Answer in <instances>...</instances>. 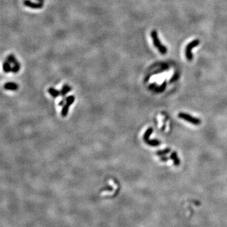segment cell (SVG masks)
<instances>
[{
	"label": "cell",
	"instance_id": "obj_14",
	"mask_svg": "<svg viewBox=\"0 0 227 227\" xmlns=\"http://www.w3.org/2000/svg\"><path fill=\"white\" fill-rule=\"evenodd\" d=\"M20 63H17V64H14L13 67L12 68V72L14 73H18L20 70Z\"/></svg>",
	"mask_w": 227,
	"mask_h": 227
},
{
	"label": "cell",
	"instance_id": "obj_17",
	"mask_svg": "<svg viewBox=\"0 0 227 227\" xmlns=\"http://www.w3.org/2000/svg\"><path fill=\"white\" fill-rule=\"evenodd\" d=\"M167 160H168V158L166 157H161V160H162L163 161H166Z\"/></svg>",
	"mask_w": 227,
	"mask_h": 227
},
{
	"label": "cell",
	"instance_id": "obj_18",
	"mask_svg": "<svg viewBox=\"0 0 227 227\" xmlns=\"http://www.w3.org/2000/svg\"><path fill=\"white\" fill-rule=\"evenodd\" d=\"M64 101L63 100L61 102H59V105H64Z\"/></svg>",
	"mask_w": 227,
	"mask_h": 227
},
{
	"label": "cell",
	"instance_id": "obj_7",
	"mask_svg": "<svg viewBox=\"0 0 227 227\" xmlns=\"http://www.w3.org/2000/svg\"><path fill=\"white\" fill-rule=\"evenodd\" d=\"M48 92L49 93V94L51 95L52 97H54V98H56V97H58L59 95H61L60 92L58 91V90H56V89L54 88H49Z\"/></svg>",
	"mask_w": 227,
	"mask_h": 227
},
{
	"label": "cell",
	"instance_id": "obj_6",
	"mask_svg": "<svg viewBox=\"0 0 227 227\" xmlns=\"http://www.w3.org/2000/svg\"><path fill=\"white\" fill-rule=\"evenodd\" d=\"M72 90V88L70 86H69L68 85H63V88H62V89H61V92H60V93H61V95H62V96H64V95H66L68 92H69L71 90Z\"/></svg>",
	"mask_w": 227,
	"mask_h": 227
},
{
	"label": "cell",
	"instance_id": "obj_9",
	"mask_svg": "<svg viewBox=\"0 0 227 227\" xmlns=\"http://www.w3.org/2000/svg\"><path fill=\"white\" fill-rule=\"evenodd\" d=\"M7 61H9L10 63L13 64L19 63L17 59H16V58L14 56L13 54H10L7 57Z\"/></svg>",
	"mask_w": 227,
	"mask_h": 227
},
{
	"label": "cell",
	"instance_id": "obj_3",
	"mask_svg": "<svg viewBox=\"0 0 227 227\" xmlns=\"http://www.w3.org/2000/svg\"><path fill=\"white\" fill-rule=\"evenodd\" d=\"M179 117L185 120H187L188 122H189L193 124H195V125H198V124H199L201 123V120L198 119V118H195V117H193L192 116H191L190 115L188 114H185V113H179Z\"/></svg>",
	"mask_w": 227,
	"mask_h": 227
},
{
	"label": "cell",
	"instance_id": "obj_16",
	"mask_svg": "<svg viewBox=\"0 0 227 227\" xmlns=\"http://www.w3.org/2000/svg\"><path fill=\"white\" fill-rule=\"evenodd\" d=\"M146 143H147L148 144L150 145V146H157L158 144H160V141H157V140H147L146 141Z\"/></svg>",
	"mask_w": 227,
	"mask_h": 227
},
{
	"label": "cell",
	"instance_id": "obj_5",
	"mask_svg": "<svg viewBox=\"0 0 227 227\" xmlns=\"http://www.w3.org/2000/svg\"><path fill=\"white\" fill-rule=\"evenodd\" d=\"M4 88L8 90H17L19 88V85L17 83L10 82L6 83L4 85Z\"/></svg>",
	"mask_w": 227,
	"mask_h": 227
},
{
	"label": "cell",
	"instance_id": "obj_1",
	"mask_svg": "<svg viewBox=\"0 0 227 227\" xmlns=\"http://www.w3.org/2000/svg\"><path fill=\"white\" fill-rule=\"evenodd\" d=\"M151 37L152 38L154 46L158 50V51L162 54H165L167 53V48L160 42L158 32L155 30H153L151 32Z\"/></svg>",
	"mask_w": 227,
	"mask_h": 227
},
{
	"label": "cell",
	"instance_id": "obj_12",
	"mask_svg": "<svg viewBox=\"0 0 227 227\" xmlns=\"http://www.w3.org/2000/svg\"><path fill=\"white\" fill-rule=\"evenodd\" d=\"M152 133H153V129L152 128H149L148 130L146 131V133L144 134V140L145 141L149 140V137H150V135Z\"/></svg>",
	"mask_w": 227,
	"mask_h": 227
},
{
	"label": "cell",
	"instance_id": "obj_11",
	"mask_svg": "<svg viewBox=\"0 0 227 227\" xmlns=\"http://www.w3.org/2000/svg\"><path fill=\"white\" fill-rule=\"evenodd\" d=\"M170 158H171V159L173 160V161H174V164H175V165H179L180 161H179V158H178V157H177V155L176 153H175V152L172 153L171 156H170Z\"/></svg>",
	"mask_w": 227,
	"mask_h": 227
},
{
	"label": "cell",
	"instance_id": "obj_4",
	"mask_svg": "<svg viewBox=\"0 0 227 227\" xmlns=\"http://www.w3.org/2000/svg\"><path fill=\"white\" fill-rule=\"evenodd\" d=\"M23 5L32 9H40L43 7V3H34L30 0H23Z\"/></svg>",
	"mask_w": 227,
	"mask_h": 227
},
{
	"label": "cell",
	"instance_id": "obj_8",
	"mask_svg": "<svg viewBox=\"0 0 227 227\" xmlns=\"http://www.w3.org/2000/svg\"><path fill=\"white\" fill-rule=\"evenodd\" d=\"M10 63L9 61H5L3 63V71L5 72V73H9L10 71H12V67L10 66Z\"/></svg>",
	"mask_w": 227,
	"mask_h": 227
},
{
	"label": "cell",
	"instance_id": "obj_19",
	"mask_svg": "<svg viewBox=\"0 0 227 227\" xmlns=\"http://www.w3.org/2000/svg\"><path fill=\"white\" fill-rule=\"evenodd\" d=\"M37 1L38 2H39V3H44V0H37Z\"/></svg>",
	"mask_w": 227,
	"mask_h": 227
},
{
	"label": "cell",
	"instance_id": "obj_2",
	"mask_svg": "<svg viewBox=\"0 0 227 227\" xmlns=\"http://www.w3.org/2000/svg\"><path fill=\"white\" fill-rule=\"evenodd\" d=\"M199 43H200V41L199 39H195L186 46L185 50V54L186 58H187L189 61L192 60L193 59L192 49L194 47L198 46Z\"/></svg>",
	"mask_w": 227,
	"mask_h": 227
},
{
	"label": "cell",
	"instance_id": "obj_10",
	"mask_svg": "<svg viewBox=\"0 0 227 227\" xmlns=\"http://www.w3.org/2000/svg\"><path fill=\"white\" fill-rule=\"evenodd\" d=\"M69 105H68L67 104H64L63 105V107L62 109V111H61V115L63 117H66L67 115H68V110H69Z\"/></svg>",
	"mask_w": 227,
	"mask_h": 227
},
{
	"label": "cell",
	"instance_id": "obj_13",
	"mask_svg": "<svg viewBox=\"0 0 227 227\" xmlns=\"http://www.w3.org/2000/svg\"><path fill=\"white\" fill-rule=\"evenodd\" d=\"M75 98L73 95H70L68 97L66 98V104L69 105V106H70V105H71L73 103V102H75Z\"/></svg>",
	"mask_w": 227,
	"mask_h": 227
},
{
	"label": "cell",
	"instance_id": "obj_15",
	"mask_svg": "<svg viewBox=\"0 0 227 227\" xmlns=\"http://www.w3.org/2000/svg\"><path fill=\"white\" fill-rule=\"evenodd\" d=\"M170 151V148H167V149H165L164 150L158 151L157 153V155L158 156L161 157V156H163V155H166V154L168 153Z\"/></svg>",
	"mask_w": 227,
	"mask_h": 227
}]
</instances>
